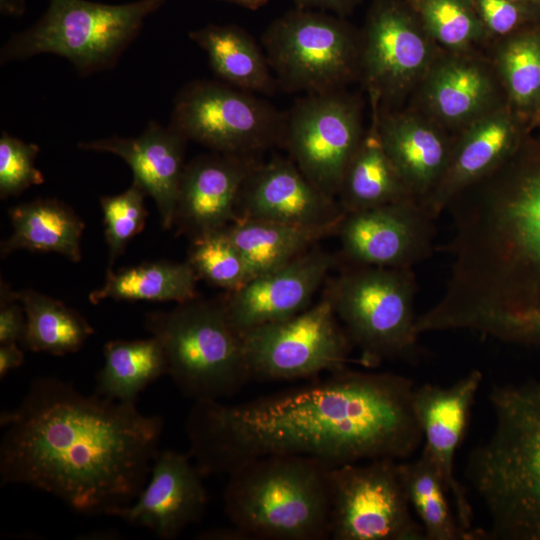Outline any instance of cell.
I'll return each instance as SVG.
<instances>
[{"mask_svg": "<svg viewBox=\"0 0 540 540\" xmlns=\"http://www.w3.org/2000/svg\"><path fill=\"white\" fill-rule=\"evenodd\" d=\"M415 388L399 374L346 367L241 404L195 401L185 423L190 456L203 476L229 475L276 455L309 457L330 468L407 460L423 443Z\"/></svg>", "mask_w": 540, "mask_h": 540, "instance_id": "cell-1", "label": "cell"}, {"mask_svg": "<svg viewBox=\"0 0 540 540\" xmlns=\"http://www.w3.org/2000/svg\"><path fill=\"white\" fill-rule=\"evenodd\" d=\"M2 485L49 493L82 514L112 515L145 486L164 422L135 403L84 395L56 377L34 379L0 417Z\"/></svg>", "mask_w": 540, "mask_h": 540, "instance_id": "cell-2", "label": "cell"}, {"mask_svg": "<svg viewBox=\"0 0 540 540\" xmlns=\"http://www.w3.org/2000/svg\"><path fill=\"white\" fill-rule=\"evenodd\" d=\"M446 209L451 273L419 334L466 330L540 349V158L503 163Z\"/></svg>", "mask_w": 540, "mask_h": 540, "instance_id": "cell-3", "label": "cell"}, {"mask_svg": "<svg viewBox=\"0 0 540 540\" xmlns=\"http://www.w3.org/2000/svg\"><path fill=\"white\" fill-rule=\"evenodd\" d=\"M494 428L467 476L488 517L485 539L540 540V379L493 385Z\"/></svg>", "mask_w": 540, "mask_h": 540, "instance_id": "cell-4", "label": "cell"}, {"mask_svg": "<svg viewBox=\"0 0 540 540\" xmlns=\"http://www.w3.org/2000/svg\"><path fill=\"white\" fill-rule=\"evenodd\" d=\"M329 469L296 455L248 462L228 475L225 513L248 540L329 539Z\"/></svg>", "mask_w": 540, "mask_h": 540, "instance_id": "cell-5", "label": "cell"}, {"mask_svg": "<svg viewBox=\"0 0 540 540\" xmlns=\"http://www.w3.org/2000/svg\"><path fill=\"white\" fill-rule=\"evenodd\" d=\"M145 328L162 345L168 375L194 402L233 396L252 380L242 335L222 298L196 297L169 311L150 312Z\"/></svg>", "mask_w": 540, "mask_h": 540, "instance_id": "cell-6", "label": "cell"}, {"mask_svg": "<svg viewBox=\"0 0 540 540\" xmlns=\"http://www.w3.org/2000/svg\"><path fill=\"white\" fill-rule=\"evenodd\" d=\"M415 296L412 268L351 265L329 283L325 297L360 351L359 362L376 367L417 357Z\"/></svg>", "mask_w": 540, "mask_h": 540, "instance_id": "cell-7", "label": "cell"}, {"mask_svg": "<svg viewBox=\"0 0 540 540\" xmlns=\"http://www.w3.org/2000/svg\"><path fill=\"white\" fill-rule=\"evenodd\" d=\"M166 0L110 5L88 0H49L44 15L3 45L1 63L50 53L66 58L81 74L115 64L144 20Z\"/></svg>", "mask_w": 540, "mask_h": 540, "instance_id": "cell-8", "label": "cell"}, {"mask_svg": "<svg viewBox=\"0 0 540 540\" xmlns=\"http://www.w3.org/2000/svg\"><path fill=\"white\" fill-rule=\"evenodd\" d=\"M261 43L286 92L343 90L360 76L361 36L342 16L295 7L269 24Z\"/></svg>", "mask_w": 540, "mask_h": 540, "instance_id": "cell-9", "label": "cell"}, {"mask_svg": "<svg viewBox=\"0 0 540 540\" xmlns=\"http://www.w3.org/2000/svg\"><path fill=\"white\" fill-rule=\"evenodd\" d=\"M286 112L222 81L194 80L176 95L169 126L213 152L259 157L281 146Z\"/></svg>", "mask_w": 540, "mask_h": 540, "instance_id": "cell-10", "label": "cell"}, {"mask_svg": "<svg viewBox=\"0 0 540 540\" xmlns=\"http://www.w3.org/2000/svg\"><path fill=\"white\" fill-rule=\"evenodd\" d=\"M329 489L331 539L425 540L399 461L374 459L330 468Z\"/></svg>", "mask_w": 540, "mask_h": 540, "instance_id": "cell-11", "label": "cell"}, {"mask_svg": "<svg viewBox=\"0 0 540 540\" xmlns=\"http://www.w3.org/2000/svg\"><path fill=\"white\" fill-rule=\"evenodd\" d=\"M252 379L296 380L347 367L353 346L328 298L241 333Z\"/></svg>", "mask_w": 540, "mask_h": 540, "instance_id": "cell-12", "label": "cell"}, {"mask_svg": "<svg viewBox=\"0 0 540 540\" xmlns=\"http://www.w3.org/2000/svg\"><path fill=\"white\" fill-rule=\"evenodd\" d=\"M363 136L353 97L343 90L305 94L286 112L281 147L312 184L336 199Z\"/></svg>", "mask_w": 540, "mask_h": 540, "instance_id": "cell-13", "label": "cell"}, {"mask_svg": "<svg viewBox=\"0 0 540 540\" xmlns=\"http://www.w3.org/2000/svg\"><path fill=\"white\" fill-rule=\"evenodd\" d=\"M434 219L410 199L345 213L336 234L351 265L412 268L432 253Z\"/></svg>", "mask_w": 540, "mask_h": 540, "instance_id": "cell-14", "label": "cell"}, {"mask_svg": "<svg viewBox=\"0 0 540 540\" xmlns=\"http://www.w3.org/2000/svg\"><path fill=\"white\" fill-rule=\"evenodd\" d=\"M483 381L480 370H472L449 386L426 383L415 388L414 410L423 435V448L438 466L461 527L475 540L481 529H473V510L465 488L455 476L454 460L467 430L472 407Z\"/></svg>", "mask_w": 540, "mask_h": 540, "instance_id": "cell-15", "label": "cell"}, {"mask_svg": "<svg viewBox=\"0 0 540 540\" xmlns=\"http://www.w3.org/2000/svg\"><path fill=\"white\" fill-rule=\"evenodd\" d=\"M429 47L411 10L398 0L373 2L361 36L360 76L372 98L407 88L426 68Z\"/></svg>", "mask_w": 540, "mask_h": 540, "instance_id": "cell-16", "label": "cell"}, {"mask_svg": "<svg viewBox=\"0 0 540 540\" xmlns=\"http://www.w3.org/2000/svg\"><path fill=\"white\" fill-rule=\"evenodd\" d=\"M345 212L283 157L261 160L239 195L237 220H268L302 226L339 225Z\"/></svg>", "mask_w": 540, "mask_h": 540, "instance_id": "cell-17", "label": "cell"}, {"mask_svg": "<svg viewBox=\"0 0 540 540\" xmlns=\"http://www.w3.org/2000/svg\"><path fill=\"white\" fill-rule=\"evenodd\" d=\"M336 258L311 249L291 262L256 276L222 302L233 327L243 333L267 323L290 318L311 306V301Z\"/></svg>", "mask_w": 540, "mask_h": 540, "instance_id": "cell-18", "label": "cell"}, {"mask_svg": "<svg viewBox=\"0 0 540 540\" xmlns=\"http://www.w3.org/2000/svg\"><path fill=\"white\" fill-rule=\"evenodd\" d=\"M259 161L256 156L212 152L186 164L173 220L177 233L192 240L237 221L241 188Z\"/></svg>", "mask_w": 540, "mask_h": 540, "instance_id": "cell-19", "label": "cell"}, {"mask_svg": "<svg viewBox=\"0 0 540 540\" xmlns=\"http://www.w3.org/2000/svg\"><path fill=\"white\" fill-rule=\"evenodd\" d=\"M203 477L190 456L158 451L146 487L133 503L111 516L147 528L160 539H175L187 526L199 521L205 511L208 495Z\"/></svg>", "mask_w": 540, "mask_h": 540, "instance_id": "cell-20", "label": "cell"}, {"mask_svg": "<svg viewBox=\"0 0 540 540\" xmlns=\"http://www.w3.org/2000/svg\"><path fill=\"white\" fill-rule=\"evenodd\" d=\"M188 140L170 126L150 122L137 137L112 136L78 143L86 151L106 152L122 158L133 172V182L150 196L163 229L173 226L174 213Z\"/></svg>", "mask_w": 540, "mask_h": 540, "instance_id": "cell-21", "label": "cell"}, {"mask_svg": "<svg viewBox=\"0 0 540 540\" xmlns=\"http://www.w3.org/2000/svg\"><path fill=\"white\" fill-rule=\"evenodd\" d=\"M514 140V129L506 114L493 113L477 121L452 147L441 180L421 204L437 218L459 192L507 161Z\"/></svg>", "mask_w": 540, "mask_h": 540, "instance_id": "cell-22", "label": "cell"}, {"mask_svg": "<svg viewBox=\"0 0 540 540\" xmlns=\"http://www.w3.org/2000/svg\"><path fill=\"white\" fill-rule=\"evenodd\" d=\"M383 147L405 185L422 203L441 180L452 147L433 127L410 115L377 117Z\"/></svg>", "mask_w": 540, "mask_h": 540, "instance_id": "cell-23", "label": "cell"}, {"mask_svg": "<svg viewBox=\"0 0 540 540\" xmlns=\"http://www.w3.org/2000/svg\"><path fill=\"white\" fill-rule=\"evenodd\" d=\"M224 83L251 93L273 95L278 87L263 49L237 25L209 24L189 33Z\"/></svg>", "mask_w": 540, "mask_h": 540, "instance_id": "cell-24", "label": "cell"}, {"mask_svg": "<svg viewBox=\"0 0 540 540\" xmlns=\"http://www.w3.org/2000/svg\"><path fill=\"white\" fill-rule=\"evenodd\" d=\"M12 234L1 243V256L26 249L55 252L73 262L81 260L85 223L67 204L57 199H35L9 210Z\"/></svg>", "mask_w": 540, "mask_h": 540, "instance_id": "cell-25", "label": "cell"}, {"mask_svg": "<svg viewBox=\"0 0 540 540\" xmlns=\"http://www.w3.org/2000/svg\"><path fill=\"white\" fill-rule=\"evenodd\" d=\"M415 199L388 157L377 115L364 134L342 178L336 200L345 213Z\"/></svg>", "mask_w": 540, "mask_h": 540, "instance_id": "cell-26", "label": "cell"}, {"mask_svg": "<svg viewBox=\"0 0 540 540\" xmlns=\"http://www.w3.org/2000/svg\"><path fill=\"white\" fill-rule=\"evenodd\" d=\"M338 226H302L268 220H237L226 227V231L242 253L252 279L309 251L319 240L336 234Z\"/></svg>", "mask_w": 540, "mask_h": 540, "instance_id": "cell-27", "label": "cell"}, {"mask_svg": "<svg viewBox=\"0 0 540 540\" xmlns=\"http://www.w3.org/2000/svg\"><path fill=\"white\" fill-rule=\"evenodd\" d=\"M198 279L188 261H151L117 271L108 268L104 284L89 294V301L92 304L106 299L183 303L197 297Z\"/></svg>", "mask_w": 540, "mask_h": 540, "instance_id": "cell-28", "label": "cell"}, {"mask_svg": "<svg viewBox=\"0 0 540 540\" xmlns=\"http://www.w3.org/2000/svg\"><path fill=\"white\" fill-rule=\"evenodd\" d=\"M103 354L104 364L96 376V393L115 401L135 403L149 384L168 375L164 350L153 336L109 341Z\"/></svg>", "mask_w": 540, "mask_h": 540, "instance_id": "cell-29", "label": "cell"}, {"mask_svg": "<svg viewBox=\"0 0 540 540\" xmlns=\"http://www.w3.org/2000/svg\"><path fill=\"white\" fill-rule=\"evenodd\" d=\"M399 470L425 540H475L461 527L449 503L451 497L444 478L425 448L416 459L399 461Z\"/></svg>", "mask_w": 540, "mask_h": 540, "instance_id": "cell-30", "label": "cell"}, {"mask_svg": "<svg viewBox=\"0 0 540 540\" xmlns=\"http://www.w3.org/2000/svg\"><path fill=\"white\" fill-rule=\"evenodd\" d=\"M16 297L26 313L22 344L27 350L57 356L74 353L94 333L88 321L62 301L32 289L16 291Z\"/></svg>", "mask_w": 540, "mask_h": 540, "instance_id": "cell-31", "label": "cell"}, {"mask_svg": "<svg viewBox=\"0 0 540 540\" xmlns=\"http://www.w3.org/2000/svg\"><path fill=\"white\" fill-rule=\"evenodd\" d=\"M491 90L489 78L478 66L450 61L432 73L427 85V99L438 117L462 121L481 111Z\"/></svg>", "mask_w": 540, "mask_h": 540, "instance_id": "cell-32", "label": "cell"}, {"mask_svg": "<svg viewBox=\"0 0 540 540\" xmlns=\"http://www.w3.org/2000/svg\"><path fill=\"white\" fill-rule=\"evenodd\" d=\"M187 261L198 278L227 292L251 280L248 265L226 228L192 239Z\"/></svg>", "mask_w": 540, "mask_h": 540, "instance_id": "cell-33", "label": "cell"}, {"mask_svg": "<svg viewBox=\"0 0 540 540\" xmlns=\"http://www.w3.org/2000/svg\"><path fill=\"white\" fill-rule=\"evenodd\" d=\"M426 30L441 44L462 48L484 28L470 0H408Z\"/></svg>", "mask_w": 540, "mask_h": 540, "instance_id": "cell-34", "label": "cell"}, {"mask_svg": "<svg viewBox=\"0 0 540 540\" xmlns=\"http://www.w3.org/2000/svg\"><path fill=\"white\" fill-rule=\"evenodd\" d=\"M145 196L144 190L133 182L121 194L100 198L109 268L124 253L128 243L144 229L148 217Z\"/></svg>", "mask_w": 540, "mask_h": 540, "instance_id": "cell-35", "label": "cell"}, {"mask_svg": "<svg viewBox=\"0 0 540 540\" xmlns=\"http://www.w3.org/2000/svg\"><path fill=\"white\" fill-rule=\"evenodd\" d=\"M501 68L513 99L528 104L540 95V39L525 35L502 51Z\"/></svg>", "mask_w": 540, "mask_h": 540, "instance_id": "cell-36", "label": "cell"}, {"mask_svg": "<svg viewBox=\"0 0 540 540\" xmlns=\"http://www.w3.org/2000/svg\"><path fill=\"white\" fill-rule=\"evenodd\" d=\"M39 146L27 143L3 131L0 137V197L21 194L45 178L35 166Z\"/></svg>", "mask_w": 540, "mask_h": 540, "instance_id": "cell-37", "label": "cell"}, {"mask_svg": "<svg viewBox=\"0 0 540 540\" xmlns=\"http://www.w3.org/2000/svg\"><path fill=\"white\" fill-rule=\"evenodd\" d=\"M484 27L496 34L512 31L523 19V4L511 0H470Z\"/></svg>", "mask_w": 540, "mask_h": 540, "instance_id": "cell-38", "label": "cell"}, {"mask_svg": "<svg viewBox=\"0 0 540 540\" xmlns=\"http://www.w3.org/2000/svg\"><path fill=\"white\" fill-rule=\"evenodd\" d=\"M27 318L22 303L9 284L1 279L0 285V344L23 342Z\"/></svg>", "mask_w": 540, "mask_h": 540, "instance_id": "cell-39", "label": "cell"}, {"mask_svg": "<svg viewBox=\"0 0 540 540\" xmlns=\"http://www.w3.org/2000/svg\"><path fill=\"white\" fill-rule=\"evenodd\" d=\"M362 0H293L295 7L311 9L344 16L350 13Z\"/></svg>", "mask_w": 540, "mask_h": 540, "instance_id": "cell-40", "label": "cell"}, {"mask_svg": "<svg viewBox=\"0 0 540 540\" xmlns=\"http://www.w3.org/2000/svg\"><path fill=\"white\" fill-rule=\"evenodd\" d=\"M24 362V354L16 342L0 344V378L20 367Z\"/></svg>", "mask_w": 540, "mask_h": 540, "instance_id": "cell-41", "label": "cell"}, {"mask_svg": "<svg viewBox=\"0 0 540 540\" xmlns=\"http://www.w3.org/2000/svg\"><path fill=\"white\" fill-rule=\"evenodd\" d=\"M201 539H220V540H248L246 535L236 527L221 528L209 530L199 535Z\"/></svg>", "mask_w": 540, "mask_h": 540, "instance_id": "cell-42", "label": "cell"}, {"mask_svg": "<svg viewBox=\"0 0 540 540\" xmlns=\"http://www.w3.org/2000/svg\"><path fill=\"white\" fill-rule=\"evenodd\" d=\"M25 4L22 0H1V12L8 15H21Z\"/></svg>", "mask_w": 540, "mask_h": 540, "instance_id": "cell-43", "label": "cell"}, {"mask_svg": "<svg viewBox=\"0 0 540 540\" xmlns=\"http://www.w3.org/2000/svg\"><path fill=\"white\" fill-rule=\"evenodd\" d=\"M219 1L236 4L250 10H257L263 7L269 0H219Z\"/></svg>", "mask_w": 540, "mask_h": 540, "instance_id": "cell-44", "label": "cell"}, {"mask_svg": "<svg viewBox=\"0 0 540 540\" xmlns=\"http://www.w3.org/2000/svg\"><path fill=\"white\" fill-rule=\"evenodd\" d=\"M513 2H516V3H520V4H524V3H527V2H534V1H539V0H511Z\"/></svg>", "mask_w": 540, "mask_h": 540, "instance_id": "cell-45", "label": "cell"}]
</instances>
